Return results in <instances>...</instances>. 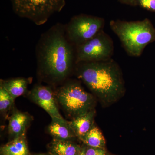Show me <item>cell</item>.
<instances>
[{"label": "cell", "instance_id": "obj_1", "mask_svg": "<svg viewBox=\"0 0 155 155\" xmlns=\"http://www.w3.org/2000/svg\"><path fill=\"white\" fill-rule=\"evenodd\" d=\"M35 56L42 80L53 85L67 80L76 66V49L67 37L66 24L56 23L42 34Z\"/></svg>", "mask_w": 155, "mask_h": 155}, {"label": "cell", "instance_id": "obj_2", "mask_svg": "<svg viewBox=\"0 0 155 155\" xmlns=\"http://www.w3.org/2000/svg\"><path fill=\"white\" fill-rule=\"evenodd\" d=\"M77 77L104 105H110L122 97L125 83L119 66L113 58L76 64Z\"/></svg>", "mask_w": 155, "mask_h": 155}, {"label": "cell", "instance_id": "obj_3", "mask_svg": "<svg viewBox=\"0 0 155 155\" xmlns=\"http://www.w3.org/2000/svg\"><path fill=\"white\" fill-rule=\"evenodd\" d=\"M110 25L131 57H140L146 47L155 41V28L149 19L130 22L112 20Z\"/></svg>", "mask_w": 155, "mask_h": 155}, {"label": "cell", "instance_id": "obj_4", "mask_svg": "<svg viewBox=\"0 0 155 155\" xmlns=\"http://www.w3.org/2000/svg\"><path fill=\"white\" fill-rule=\"evenodd\" d=\"M55 93L57 102L72 119L94 110L95 100L77 81H66Z\"/></svg>", "mask_w": 155, "mask_h": 155}, {"label": "cell", "instance_id": "obj_5", "mask_svg": "<svg viewBox=\"0 0 155 155\" xmlns=\"http://www.w3.org/2000/svg\"><path fill=\"white\" fill-rule=\"evenodd\" d=\"M14 13L37 25H44L50 17L62 11L66 0H10Z\"/></svg>", "mask_w": 155, "mask_h": 155}, {"label": "cell", "instance_id": "obj_6", "mask_svg": "<svg viewBox=\"0 0 155 155\" xmlns=\"http://www.w3.org/2000/svg\"><path fill=\"white\" fill-rule=\"evenodd\" d=\"M114 44L104 30L85 42L75 47L76 63L104 61L112 58Z\"/></svg>", "mask_w": 155, "mask_h": 155}, {"label": "cell", "instance_id": "obj_7", "mask_svg": "<svg viewBox=\"0 0 155 155\" xmlns=\"http://www.w3.org/2000/svg\"><path fill=\"white\" fill-rule=\"evenodd\" d=\"M104 25L102 18L81 14L72 17L66 24V34L76 47L95 36L103 30Z\"/></svg>", "mask_w": 155, "mask_h": 155}, {"label": "cell", "instance_id": "obj_8", "mask_svg": "<svg viewBox=\"0 0 155 155\" xmlns=\"http://www.w3.org/2000/svg\"><path fill=\"white\" fill-rule=\"evenodd\" d=\"M32 101L41 107L52 119H63L58 110L55 93L51 86L36 84L29 93Z\"/></svg>", "mask_w": 155, "mask_h": 155}, {"label": "cell", "instance_id": "obj_9", "mask_svg": "<svg viewBox=\"0 0 155 155\" xmlns=\"http://www.w3.org/2000/svg\"><path fill=\"white\" fill-rule=\"evenodd\" d=\"M32 120L30 114L15 110L9 119L8 131L11 140L25 136Z\"/></svg>", "mask_w": 155, "mask_h": 155}, {"label": "cell", "instance_id": "obj_10", "mask_svg": "<svg viewBox=\"0 0 155 155\" xmlns=\"http://www.w3.org/2000/svg\"><path fill=\"white\" fill-rule=\"evenodd\" d=\"M48 130L53 139L73 141L77 138L69 122L63 119H52Z\"/></svg>", "mask_w": 155, "mask_h": 155}, {"label": "cell", "instance_id": "obj_11", "mask_svg": "<svg viewBox=\"0 0 155 155\" xmlns=\"http://www.w3.org/2000/svg\"><path fill=\"white\" fill-rule=\"evenodd\" d=\"M31 78H17L11 79H1L0 86L8 92L14 100L26 92L28 85L32 82Z\"/></svg>", "mask_w": 155, "mask_h": 155}, {"label": "cell", "instance_id": "obj_12", "mask_svg": "<svg viewBox=\"0 0 155 155\" xmlns=\"http://www.w3.org/2000/svg\"><path fill=\"white\" fill-rule=\"evenodd\" d=\"M95 115V111L94 109L72 119V121L69 122L78 138L85 135L94 125Z\"/></svg>", "mask_w": 155, "mask_h": 155}, {"label": "cell", "instance_id": "obj_13", "mask_svg": "<svg viewBox=\"0 0 155 155\" xmlns=\"http://www.w3.org/2000/svg\"><path fill=\"white\" fill-rule=\"evenodd\" d=\"M48 147L49 153L53 155H80L82 148L73 141L55 139Z\"/></svg>", "mask_w": 155, "mask_h": 155}, {"label": "cell", "instance_id": "obj_14", "mask_svg": "<svg viewBox=\"0 0 155 155\" xmlns=\"http://www.w3.org/2000/svg\"><path fill=\"white\" fill-rule=\"evenodd\" d=\"M0 155H31V154L26 136L11 140L0 148Z\"/></svg>", "mask_w": 155, "mask_h": 155}, {"label": "cell", "instance_id": "obj_15", "mask_svg": "<svg viewBox=\"0 0 155 155\" xmlns=\"http://www.w3.org/2000/svg\"><path fill=\"white\" fill-rule=\"evenodd\" d=\"M78 139L86 146L100 148L105 147L106 141L104 137L101 130L95 125L87 133Z\"/></svg>", "mask_w": 155, "mask_h": 155}, {"label": "cell", "instance_id": "obj_16", "mask_svg": "<svg viewBox=\"0 0 155 155\" xmlns=\"http://www.w3.org/2000/svg\"><path fill=\"white\" fill-rule=\"evenodd\" d=\"M15 100L5 90L0 86V111L3 116H6L14 105Z\"/></svg>", "mask_w": 155, "mask_h": 155}, {"label": "cell", "instance_id": "obj_17", "mask_svg": "<svg viewBox=\"0 0 155 155\" xmlns=\"http://www.w3.org/2000/svg\"><path fill=\"white\" fill-rule=\"evenodd\" d=\"M136 4L148 11L155 12V0H135Z\"/></svg>", "mask_w": 155, "mask_h": 155}, {"label": "cell", "instance_id": "obj_18", "mask_svg": "<svg viewBox=\"0 0 155 155\" xmlns=\"http://www.w3.org/2000/svg\"><path fill=\"white\" fill-rule=\"evenodd\" d=\"M84 155H107L105 148H94L84 146Z\"/></svg>", "mask_w": 155, "mask_h": 155}, {"label": "cell", "instance_id": "obj_19", "mask_svg": "<svg viewBox=\"0 0 155 155\" xmlns=\"http://www.w3.org/2000/svg\"><path fill=\"white\" fill-rule=\"evenodd\" d=\"M118 1L122 4L133 6L136 5L135 0H118Z\"/></svg>", "mask_w": 155, "mask_h": 155}, {"label": "cell", "instance_id": "obj_20", "mask_svg": "<svg viewBox=\"0 0 155 155\" xmlns=\"http://www.w3.org/2000/svg\"><path fill=\"white\" fill-rule=\"evenodd\" d=\"M33 155H53L52 154L50 153H37Z\"/></svg>", "mask_w": 155, "mask_h": 155}, {"label": "cell", "instance_id": "obj_21", "mask_svg": "<svg viewBox=\"0 0 155 155\" xmlns=\"http://www.w3.org/2000/svg\"><path fill=\"white\" fill-rule=\"evenodd\" d=\"M80 155H84V146L82 147V150H81V152Z\"/></svg>", "mask_w": 155, "mask_h": 155}]
</instances>
